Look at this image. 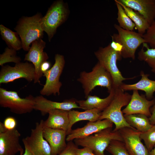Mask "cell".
Returning a JSON list of instances; mask_svg holds the SVG:
<instances>
[{"label": "cell", "mask_w": 155, "mask_h": 155, "mask_svg": "<svg viewBox=\"0 0 155 155\" xmlns=\"http://www.w3.org/2000/svg\"><path fill=\"white\" fill-rule=\"evenodd\" d=\"M114 97L108 106L101 112L99 120L108 119L115 125L114 131L125 127L135 129L131 127L126 121L121 110L122 108L127 106L131 99V95L124 92L120 87L115 88Z\"/></svg>", "instance_id": "obj_1"}, {"label": "cell", "mask_w": 155, "mask_h": 155, "mask_svg": "<svg viewBox=\"0 0 155 155\" xmlns=\"http://www.w3.org/2000/svg\"><path fill=\"white\" fill-rule=\"evenodd\" d=\"M42 17L40 13H37L32 16L22 17L17 22L14 29L20 38L24 51H28L32 42L43 38L44 31L41 25Z\"/></svg>", "instance_id": "obj_2"}, {"label": "cell", "mask_w": 155, "mask_h": 155, "mask_svg": "<svg viewBox=\"0 0 155 155\" xmlns=\"http://www.w3.org/2000/svg\"><path fill=\"white\" fill-rule=\"evenodd\" d=\"M77 80L82 85L86 98L96 86L106 88L109 93L114 88L111 74L98 62L90 72H81Z\"/></svg>", "instance_id": "obj_3"}, {"label": "cell", "mask_w": 155, "mask_h": 155, "mask_svg": "<svg viewBox=\"0 0 155 155\" xmlns=\"http://www.w3.org/2000/svg\"><path fill=\"white\" fill-rule=\"evenodd\" d=\"M113 140L123 142L119 131H114L112 128H108L85 138L74 140L77 146L88 147L96 155H106L104 151Z\"/></svg>", "instance_id": "obj_4"}, {"label": "cell", "mask_w": 155, "mask_h": 155, "mask_svg": "<svg viewBox=\"0 0 155 155\" xmlns=\"http://www.w3.org/2000/svg\"><path fill=\"white\" fill-rule=\"evenodd\" d=\"M94 54L98 62L111 74L114 88L120 87L123 81L135 78H126L123 76L117 65V61L122 58L121 53L114 50L110 44L104 48L100 47Z\"/></svg>", "instance_id": "obj_5"}, {"label": "cell", "mask_w": 155, "mask_h": 155, "mask_svg": "<svg viewBox=\"0 0 155 155\" xmlns=\"http://www.w3.org/2000/svg\"><path fill=\"white\" fill-rule=\"evenodd\" d=\"M68 11L65 4L62 0L55 1L49 8L41 21V27L47 34L50 41L57 29L65 22Z\"/></svg>", "instance_id": "obj_6"}, {"label": "cell", "mask_w": 155, "mask_h": 155, "mask_svg": "<svg viewBox=\"0 0 155 155\" xmlns=\"http://www.w3.org/2000/svg\"><path fill=\"white\" fill-rule=\"evenodd\" d=\"M35 103V97L31 95L22 98L16 91L0 88V106L9 108L12 113L18 114L30 113L34 109Z\"/></svg>", "instance_id": "obj_7"}, {"label": "cell", "mask_w": 155, "mask_h": 155, "mask_svg": "<svg viewBox=\"0 0 155 155\" xmlns=\"http://www.w3.org/2000/svg\"><path fill=\"white\" fill-rule=\"evenodd\" d=\"M114 27L117 31L118 34H114L111 37L113 40L122 46V57L134 60L137 49L142 44L145 43L143 35L124 29L116 24H114Z\"/></svg>", "instance_id": "obj_8"}, {"label": "cell", "mask_w": 155, "mask_h": 155, "mask_svg": "<svg viewBox=\"0 0 155 155\" xmlns=\"http://www.w3.org/2000/svg\"><path fill=\"white\" fill-rule=\"evenodd\" d=\"M55 62L48 70L43 73V76L46 78V81L43 88L40 91L42 96H49L52 94L59 95L60 90L62 86L59 81L63 72L65 60L63 55L56 54L55 57Z\"/></svg>", "instance_id": "obj_9"}, {"label": "cell", "mask_w": 155, "mask_h": 155, "mask_svg": "<svg viewBox=\"0 0 155 155\" xmlns=\"http://www.w3.org/2000/svg\"><path fill=\"white\" fill-rule=\"evenodd\" d=\"M0 71V84L12 82L18 79L23 78L31 82L34 80L35 69L32 63L20 62L14 66L8 65L1 66Z\"/></svg>", "instance_id": "obj_10"}, {"label": "cell", "mask_w": 155, "mask_h": 155, "mask_svg": "<svg viewBox=\"0 0 155 155\" xmlns=\"http://www.w3.org/2000/svg\"><path fill=\"white\" fill-rule=\"evenodd\" d=\"M44 121L36 123L30 135L23 139L24 145L29 148L34 155H52L50 146L43 135Z\"/></svg>", "instance_id": "obj_11"}, {"label": "cell", "mask_w": 155, "mask_h": 155, "mask_svg": "<svg viewBox=\"0 0 155 155\" xmlns=\"http://www.w3.org/2000/svg\"><path fill=\"white\" fill-rule=\"evenodd\" d=\"M46 42L42 39L36 40L31 44L28 52L25 56L24 60L31 62L35 69V75L34 83H40V79L43 76L40 67L42 63L49 59L47 53L44 51Z\"/></svg>", "instance_id": "obj_12"}, {"label": "cell", "mask_w": 155, "mask_h": 155, "mask_svg": "<svg viewBox=\"0 0 155 155\" xmlns=\"http://www.w3.org/2000/svg\"><path fill=\"white\" fill-rule=\"evenodd\" d=\"M123 142L130 155H149V151L141 142V132L125 127L119 129Z\"/></svg>", "instance_id": "obj_13"}, {"label": "cell", "mask_w": 155, "mask_h": 155, "mask_svg": "<svg viewBox=\"0 0 155 155\" xmlns=\"http://www.w3.org/2000/svg\"><path fill=\"white\" fill-rule=\"evenodd\" d=\"M155 104V98L148 100L145 95H140L137 90H133L129 104L122 112L125 115L139 114L149 117L151 115L150 108Z\"/></svg>", "instance_id": "obj_14"}, {"label": "cell", "mask_w": 155, "mask_h": 155, "mask_svg": "<svg viewBox=\"0 0 155 155\" xmlns=\"http://www.w3.org/2000/svg\"><path fill=\"white\" fill-rule=\"evenodd\" d=\"M34 109L40 111L42 115H45L49 111L53 109L69 111L73 108H81L76 102L72 99L59 102L51 101L41 95L35 97Z\"/></svg>", "instance_id": "obj_15"}, {"label": "cell", "mask_w": 155, "mask_h": 155, "mask_svg": "<svg viewBox=\"0 0 155 155\" xmlns=\"http://www.w3.org/2000/svg\"><path fill=\"white\" fill-rule=\"evenodd\" d=\"M20 136L16 128L0 133V155H15L23 150L19 142Z\"/></svg>", "instance_id": "obj_16"}, {"label": "cell", "mask_w": 155, "mask_h": 155, "mask_svg": "<svg viewBox=\"0 0 155 155\" xmlns=\"http://www.w3.org/2000/svg\"><path fill=\"white\" fill-rule=\"evenodd\" d=\"M113 123L109 120L104 119L94 122L89 121L84 127L72 130L66 138L69 142L75 139L85 138L108 128H112Z\"/></svg>", "instance_id": "obj_17"}, {"label": "cell", "mask_w": 155, "mask_h": 155, "mask_svg": "<svg viewBox=\"0 0 155 155\" xmlns=\"http://www.w3.org/2000/svg\"><path fill=\"white\" fill-rule=\"evenodd\" d=\"M43 135L50 146L52 155H58L66 147L67 134L66 131L44 125Z\"/></svg>", "instance_id": "obj_18"}, {"label": "cell", "mask_w": 155, "mask_h": 155, "mask_svg": "<svg viewBox=\"0 0 155 155\" xmlns=\"http://www.w3.org/2000/svg\"><path fill=\"white\" fill-rule=\"evenodd\" d=\"M139 13L150 25L155 20V0H117Z\"/></svg>", "instance_id": "obj_19"}, {"label": "cell", "mask_w": 155, "mask_h": 155, "mask_svg": "<svg viewBox=\"0 0 155 155\" xmlns=\"http://www.w3.org/2000/svg\"><path fill=\"white\" fill-rule=\"evenodd\" d=\"M47 119L44 121L45 127L54 129L67 131L69 121V111L59 109L49 111Z\"/></svg>", "instance_id": "obj_20"}, {"label": "cell", "mask_w": 155, "mask_h": 155, "mask_svg": "<svg viewBox=\"0 0 155 155\" xmlns=\"http://www.w3.org/2000/svg\"><path fill=\"white\" fill-rule=\"evenodd\" d=\"M140 75L141 79L137 82L133 84L123 83L120 86V88L124 91L133 90L144 91L147 99H152L155 92V81L149 79L148 77L150 75L145 73L142 71L140 72Z\"/></svg>", "instance_id": "obj_21"}, {"label": "cell", "mask_w": 155, "mask_h": 155, "mask_svg": "<svg viewBox=\"0 0 155 155\" xmlns=\"http://www.w3.org/2000/svg\"><path fill=\"white\" fill-rule=\"evenodd\" d=\"M115 93L114 88L105 98H102L96 95H89L86 100H76V102L81 109L86 110L96 108L102 112L109 104L114 97Z\"/></svg>", "instance_id": "obj_22"}, {"label": "cell", "mask_w": 155, "mask_h": 155, "mask_svg": "<svg viewBox=\"0 0 155 155\" xmlns=\"http://www.w3.org/2000/svg\"><path fill=\"white\" fill-rule=\"evenodd\" d=\"M101 111L97 109H93L80 112L71 110L69 111V124L67 132V135L72 130V127L75 123L82 120L94 122L99 120Z\"/></svg>", "instance_id": "obj_23"}, {"label": "cell", "mask_w": 155, "mask_h": 155, "mask_svg": "<svg viewBox=\"0 0 155 155\" xmlns=\"http://www.w3.org/2000/svg\"><path fill=\"white\" fill-rule=\"evenodd\" d=\"M124 116L126 121L131 127L141 132L147 131L152 126L149 118L144 115L137 114Z\"/></svg>", "instance_id": "obj_24"}, {"label": "cell", "mask_w": 155, "mask_h": 155, "mask_svg": "<svg viewBox=\"0 0 155 155\" xmlns=\"http://www.w3.org/2000/svg\"><path fill=\"white\" fill-rule=\"evenodd\" d=\"M117 0L123 7L127 15L133 22L138 33L142 35L144 34L150 25L148 22L139 13Z\"/></svg>", "instance_id": "obj_25"}, {"label": "cell", "mask_w": 155, "mask_h": 155, "mask_svg": "<svg viewBox=\"0 0 155 155\" xmlns=\"http://www.w3.org/2000/svg\"><path fill=\"white\" fill-rule=\"evenodd\" d=\"M0 34L1 37L8 47L17 51L22 48V43L19 36L14 32L2 24L0 25Z\"/></svg>", "instance_id": "obj_26"}, {"label": "cell", "mask_w": 155, "mask_h": 155, "mask_svg": "<svg viewBox=\"0 0 155 155\" xmlns=\"http://www.w3.org/2000/svg\"><path fill=\"white\" fill-rule=\"evenodd\" d=\"M146 50L142 48L138 53L137 58L140 61L146 62L155 74V49L150 48L146 43L143 44Z\"/></svg>", "instance_id": "obj_27"}, {"label": "cell", "mask_w": 155, "mask_h": 155, "mask_svg": "<svg viewBox=\"0 0 155 155\" xmlns=\"http://www.w3.org/2000/svg\"><path fill=\"white\" fill-rule=\"evenodd\" d=\"M117 9V20L119 26L123 29L131 31H133L135 25L126 13L121 5L115 0Z\"/></svg>", "instance_id": "obj_28"}, {"label": "cell", "mask_w": 155, "mask_h": 155, "mask_svg": "<svg viewBox=\"0 0 155 155\" xmlns=\"http://www.w3.org/2000/svg\"><path fill=\"white\" fill-rule=\"evenodd\" d=\"M16 51L8 47H6L4 52L0 55V65L5 63L13 62L15 64L21 62V58L17 55Z\"/></svg>", "instance_id": "obj_29"}, {"label": "cell", "mask_w": 155, "mask_h": 155, "mask_svg": "<svg viewBox=\"0 0 155 155\" xmlns=\"http://www.w3.org/2000/svg\"><path fill=\"white\" fill-rule=\"evenodd\" d=\"M106 150L112 155H130L124 143L118 140L111 141Z\"/></svg>", "instance_id": "obj_30"}, {"label": "cell", "mask_w": 155, "mask_h": 155, "mask_svg": "<svg viewBox=\"0 0 155 155\" xmlns=\"http://www.w3.org/2000/svg\"><path fill=\"white\" fill-rule=\"evenodd\" d=\"M140 137L144 141L146 147L149 152L155 145V125H152L147 131L142 132Z\"/></svg>", "instance_id": "obj_31"}, {"label": "cell", "mask_w": 155, "mask_h": 155, "mask_svg": "<svg viewBox=\"0 0 155 155\" xmlns=\"http://www.w3.org/2000/svg\"><path fill=\"white\" fill-rule=\"evenodd\" d=\"M142 37L145 43L148 44L151 48L155 49V20L150 25Z\"/></svg>", "instance_id": "obj_32"}, {"label": "cell", "mask_w": 155, "mask_h": 155, "mask_svg": "<svg viewBox=\"0 0 155 155\" xmlns=\"http://www.w3.org/2000/svg\"><path fill=\"white\" fill-rule=\"evenodd\" d=\"M77 146L72 141L68 142L65 148L58 155H77L75 152Z\"/></svg>", "instance_id": "obj_33"}, {"label": "cell", "mask_w": 155, "mask_h": 155, "mask_svg": "<svg viewBox=\"0 0 155 155\" xmlns=\"http://www.w3.org/2000/svg\"><path fill=\"white\" fill-rule=\"evenodd\" d=\"M3 123L7 129L12 130L16 129L17 122L13 117H8L5 119Z\"/></svg>", "instance_id": "obj_34"}, {"label": "cell", "mask_w": 155, "mask_h": 155, "mask_svg": "<svg viewBox=\"0 0 155 155\" xmlns=\"http://www.w3.org/2000/svg\"><path fill=\"white\" fill-rule=\"evenodd\" d=\"M75 152L77 155H96L92 150L87 147H84L82 148H78L77 147L75 149Z\"/></svg>", "instance_id": "obj_35"}, {"label": "cell", "mask_w": 155, "mask_h": 155, "mask_svg": "<svg viewBox=\"0 0 155 155\" xmlns=\"http://www.w3.org/2000/svg\"><path fill=\"white\" fill-rule=\"evenodd\" d=\"M110 45L112 48L115 51L121 53L123 46L120 43L112 40V41L110 44Z\"/></svg>", "instance_id": "obj_36"}, {"label": "cell", "mask_w": 155, "mask_h": 155, "mask_svg": "<svg viewBox=\"0 0 155 155\" xmlns=\"http://www.w3.org/2000/svg\"><path fill=\"white\" fill-rule=\"evenodd\" d=\"M51 63L47 61L43 62L41 64L40 69L43 73L49 70L51 68Z\"/></svg>", "instance_id": "obj_37"}, {"label": "cell", "mask_w": 155, "mask_h": 155, "mask_svg": "<svg viewBox=\"0 0 155 155\" xmlns=\"http://www.w3.org/2000/svg\"><path fill=\"white\" fill-rule=\"evenodd\" d=\"M151 113V116L149 117L150 121L152 125H155V104L152 107Z\"/></svg>", "instance_id": "obj_38"}, {"label": "cell", "mask_w": 155, "mask_h": 155, "mask_svg": "<svg viewBox=\"0 0 155 155\" xmlns=\"http://www.w3.org/2000/svg\"><path fill=\"white\" fill-rule=\"evenodd\" d=\"M25 148V151L23 153L24 150L20 152V155H34L29 148L26 145H24Z\"/></svg>", "instance_id": "obj_39"}, {"label": "cell", "mask_w": 155, "mask_h": 155, "mask_svg": "<svg viewBox=\"0 0 155 155\" xmlns=\"http://www.w3.org/2000/svg\"><path fill=\"white\" fill-rule=\"evenodd\" d=\"M7 130L5 127L3 123L1 122H0V133H4Z\"/></svg>", "instance_id": "obj_40"}, {"label": "cell", "mask_w": 155, "mask_h": 155, "mask_svg": "<svg viewBox=\"0 0 155 155\" xmlns=\"http://www.w3.org/2000/svg\"><path fill=\"white\" fill-rule=\"evenodd\" d=\"M149 155H155V145L153 149L149 152Z\"/></svg>", "instance_id": "obj_41"}]
</instances>
